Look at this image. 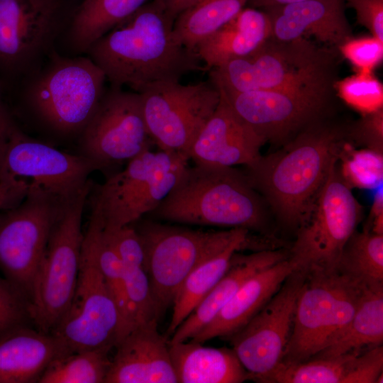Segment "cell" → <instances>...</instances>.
I'll return each instance as SVG.
<instances>
[{"label": "cell", "instance_id": "1", "mask_svg": "<svg viewBox=\"0 0 383 383\" xmlns=\"http://www.w3.org/2000/svg\"><path fill=\"white\" fill-rule=\"evenodd\" d=\"M174 19L159 0L145 4L89 48L86 54L114 88L135 92L167 81H179L202 70L200 60L176 39Z\"/></svg>", "mask_w": 383, "mask_h": 383}, {"label": "cell", "instance_id": "2", "mask_svg": "<svg viewBox=\"0 0 383 383\" xmlns=\"http://www.w3.org/2000/svg\"><path fill=\"white\" fill-rule=\"evenodd\" d=\"M146 216L174 223L242 228L262 235L267 223L263 201L246 173L206 164L188 165L169 194Z\"/></svg>", "mask_w": 383, "mask_h": 383}, {"label": "cell", "instance_id": "3", "mask_svg": "<svg viewBox=\"0 0 383 383\" xmlns=\"http://www.w3.org/2000/svg\"><path fill=\"white\" fill-rule=\"evenodd\" d=\"M341 147L331 129H309L279 152L262 157L246 174L281 221L299 228L306 218Z\"/></svg>", "mask_w": 383, "mask_h": 383}, {"label": "cell", "instance_id": "4", "mask_svg": "<svg viewBox=\"0 0 383 383\" xmlns=\"http://www.w3.org/2000/svg\"><path fill=\"white\" fill-rule=\"evenodd\" d=\"M22 80L28 112L54 135L72 137L79 136L92 117L106 78L89 56H64L52 49Z\"/></svg>", "mask_w": 383, "mask_h": 383}, {"label": "cell", "instance_id": "5", "mask_svg": "<svg viewBox=\"0 0 383 383\" xmlns=\"http://www.w3.org/2000/svg\"><path fill=\"white\" fill-rule=\"evenodd\" d=\"M333 54L306 38L270 36L251 54L209 70L210 81L231 92L333 87Z\"/></svg>", "mask_w": 383, "mask_h": 383}, {"label": "cell", "instance_id": "6", "mask_svg": "<svg viewBox=\"0 0 383 383\" xmlns=\"http://www.w3.org/2000/svg\"><path fill=\"white\" fill-rule=\"evenodd\" d=\"M131 225L143 246L144 269L160 317L172 306L179 287L197 265L252 234L242 228L194 230L145 217Z\"/></svg>", "mask_w": 383, "mask_h": 383}, {"label": "cell", "instance_id": "7", "mask_svg": "<svg viewBox=\"0 0 383 383\" xmlns=\"http://www.w3.org/2000/svg\"><path fill=\"white\" fill-rule=\"evenodd\" d=\"M93 184L89 181L61 206L35 272L30 299L34 328L52 333L72 300L79 270L84 233V207Z\"/></svg>", "mask_w": 383, "mask_h": 383}, {"label": "cell", "instance_id": "8", "mask_svg": "<svg viewBox=\"0 0 383 383\" xmlns=\"http://www.w3.org/2000/svg\"><path fill=\"white\" fill-rule=\"evenodd\" d=\"M189 160L174 152L145 150L96 187L91 213L106 231L135 223L169 194Z\"/></svg>", "mask_w": 383, "mask_h": 383}, {"label": "cell", "instance_id": "9", "mask_svg": "<svg viewBox=\"0 0 383 383\" xmlns=\"http://www.w3.org/2000/svg\"><path fill=\"white\" fill-rule=\"evenodd\" d=\"M306 272L281 362L309 360L328 346L349 323L368 286L337 268Z\"/></svg>", "mask_w": 383, "mask_h": 383}, {"label": "cell", "instance_id": "10", "mask_svg": "<svg viewBox=\"0 0 383 383\" xmlns=\"http://www.w3.org/2000/svg\"><path fill=\"white\" fill-rule=\"evenodd\" d=\"M101 226L91 213L84 233L79 270L70 305L52 334L72 352L112 350L121 338L120 316L99 260Z\"/></svg>", "mask_w": 383, "mask_h": 383}, {"label": "cell", "instance_id": "11", "mask_svg": "<svg viewBox=\"0 0 383 383\" xmlns=\"http://www.w3.org/2000/svg\"><path fill=\"white\" fill-rule=\"evenodd\" d=\"M335 160L289 250L297 270L337 268L343 248L356 231L361 207L343 179Z\"/></svg>", "mask_w": 383, "mask_h": 383}, {"label": "cell", "instance_id": "12", "mask_svg": "<svg viewBox=\"0 0 383 383\" xmlns=\"http://www.w3.org/2000/svg\"><path fill=\"white\" fill-rule=\"evenodd\" d=\"M148 133L162 150L189 160L191 147L218 106L221 94L211 82L183 84L167 81L150 85L140 92Z\"/></svg>", "mask_w": 383, "mask_h": 383}, {"label": "cell", "instance_id": "13", "mask_svg": "<svg viewBox=\"0 0 383 383\" xmlns=\"http://www.w3.org/2000/svg\"><path fill=\"white\" fill-rule=\"evenodd\" d=\"M79 139V155L89 159L97 170L110 174L155 145L139 94L112 87L105 90Z\"/></svg>", "mask_w": 383, "mask_h": 383}, {"label": "cell", "instance_id": "14", "mask_svg": "<svg viewBox=\"0 0 383 383\" xmlns=\"http://www.w3.org/2000/svg\"><path fill=\"white\" fill-rule=\"evenodd\" d=\"M68 199L34 190L0 211V271L29 301L53 223Z\"/></svg>", "mask_w": 383, "mask_h": 383}, {"label": "cell", "instance_id": "15", "mask_svg": "<svg viewBox=\"0 0 383 383\" xmlns=\"http://www.w3.org/2000/svg\"><path fill=\"white\" fill-rule=\"evenodd\" d=\"M96 170L84 156L61 151L21 131L0 163V182L25 196L40 190L68 199L80 192Z\"/></svg>", "mask_w": 383, "mask_h": 383}, {"label": "cell", "instance_id": "16", "mask_svg": "<svg viewBox=\"0 0 383 383\" xmlns=\"http://www.w3.org/2000/svg\"><path fill=\"white\" fill-rule=\"evenodd\" d=\"M306 276L304 270L293 272L244 326L223 338L229 341L250 380L262 383L282 362Z\"/></svg>", "mask_w": 383, "mask_h": 383}, {"label": "cell", "instance_id": "17", "mask_svg": "<svg viewBox=\"0 0 383 383\" xmlns=\"http://www.w3.org/2000/svg\"><path fill=\"white\" fill-rule=\"evenodd\" d=\"M333 87L231 92L219 89L235 113L265 141L279 140L323 109Z\"/></svg>", "mask_w": 383, "mask_h": 383}, {"label": "cell", "instance_id": "18", "mask_svg": "<svg viewBox=\"0 0 383 383\" xmlns=\"http://www.w3.org/2000/svg\"><path fill=\"white\" fill-rule=\"evenodd\" d=\"M61 31L57 13L40 12L28 0H0V80L11 84L35 70Z\"/></svg>", "mask_w": 383, "mask_h": 383}, {"label": "cell", "instance_id": "19", "mask_svg": "<svg viewBox=\"0 0 383 383\" xmlns=\"http://www.w3.org/2000/svg\"><path fill=\"white\" fill-rule=\"evenodd\" d=\"M265 143L221 94L219 104L194 140L189 158L194 164L248 167L259 160Z\"/></svg>", "mask_w": 383, "mask_h": 383}, {"label": "cell", "instance_id": "20", "mask_svg": "<svg viewBox=\"0 0 383 383\" xmlns=\"http://www.w3.org/2000/svg\"><path fill=\"white\" fill-rule=\"evenodd\" d=\"M157 322L140 325L116 344L104 383H178Z\"/></svg>", "mask_w": 383, "mask_h": 383}, {"label": "cell", "instance_id": "21", "mask_svg": "<svg viewBox=\"0 0 383 383\" xmlns=\"http://www.w3.org/2000/svg\"><path fill=\"white\" fill-rule=\"evenodd\" d=\"M344 0H306L262 9L269 16L271 36L279 40L314 38L337 48L352 37Z\"/></svg>", "mask_w": 383, "mask_h": 383}, {"label": "cell", "instance_id": "22", "mask_svg": "<svg viewBox=\"0 0 383 383\" xmlns=\"http://www.w3.org/2000/svg\"><path fill=\"white\" fill-rule=\"evenodd\" d=\"M296 265L289 257L250 277L216 317L189 340L203 343L222 339L244 326L279 290Z\"/></svg>", "mask_w": 383, "mask_h": 383}, {"label": "cell", "instance_id": "23", "mask_svg": "<svg viewBox=\"0 0 383 383\" xmlns=\"http://www.w3.org/2000/svg\"><path fill=\"white\" fill-rule=\"evenodd\" d=\"M287 257L289 251L277 248L250 254L235 252L225 274L177 327L168 343L192 339L216 317L250 277Z\"/></svg>", "mask_w": 383, "mask_h": 383}, {"label": "cell", "instance_id": "24", "mask_svg": "<svg viewBox=\"0 0 383 383\" xmlns=\"http://www.w3.org/2000/svg\"><path fill=\"white\" fill-rule=\"evenodd\" d=\"M70 353L60 337L23 328L0 342V383H38L54 360Z\"/></svg>", "mask_w": 383, "mask_h": 383}, {"label": "cell", "instance_id": "25", "mask_svg": "<svg viewBox=\"0 0 383 383\" xmlns=\"http://www.w3.org/2000/svg\"><path fill=\"white\" fill-rule=\"evenodd\" d=\"M271 36L268 15L261 9H243L233 19L200 43L195 53L211 70L228 61L245 57Z\"/></svg>", "mask_w": 383, "mask_h": 383}, {"label": "cell", "instance_id": "26", "mask_svg": "<svg viewBox=\"0 0 383 383\" xmlns=\"http://www.w3.org/2000/svg\"><path fill=\"white\" fill-rule=\"evenodd\" d=\"M201 344L192 340L169 343L178 383H240L250 380L249 374L232 348H209Z\"/></svg>", "mask_w": 383, "mask_h": 383}, {"label": "cell", "instance_id": "27", "mask_svg": "<svg viewBox=\"0 0 383 383\" xmlns=\"http://www.w3.org/2000/svg\"><path fill=\"white\" fill-rule=\"evenodd\" d=\"M270 247L269 239L252 233L237 240L223 250L197 265L184 279L174 297L172 314L167 329L172 335L204 296L212 289L228 270L235 252L243 250L259 251Z\"/></svg>", "mask_w": 383, "mask_h": 383}, {"label": "cell", "instance_id": "28", "mask_svg": "<svg viewBox=\"0 0 383 383\" xmlns=\"http://www.w3.org/2000/svg\"><path fill=\"white\" fill-rule=\"evenodd\" d=\"M147 0H84L66 30L69 48L77 55L86 53L101 36L123 22Z\"/></svg>", "mask_w": 383, "mask_h": 383}, {"label": "cell", "instance_id": "29", "mask_svg": "<svg viewBox=\"0 0 383 383\" xmlns=\"http://www.w3.org/2000/svg\"><path fill=\"white\" fill-rule=\"evenodd\" d=\"M382 342L383 284L366 286L349 323L328 346L313 357H335L362 351L382 345Z\"/></svg>", "mask_w": 383, "mask_h": 383}, {"label": "cell", "instance_id": "30", "mask_svg": "<svg viewBox=\"0 0 383 383\" xmlns=\"http://www.w3.org/2000/svg\"><path fill=\"white\" fill-rule=\"evenodd\" d=\"M248 0H201L175 18L173 32L177 41L195 52L196 47L233 19Z\"/></svg>", "mask_w": 383, "mask_h": 383}, {"label": "cell", "instance_id": "31", "mask_svg": "<svg viewBox=\"0 0 383 383\" xmlns=\"http://www.w3.org/2000/svg\"><path fill=\"white\" fill-rule=\"evenodd\" d=\"M337 269L365 285L383 284V235L355 231L343 248Z\"/></svg>", "mask_w": 383, "mask_h": 383}, {"label": "cell", "instance_id": "32", "mask_svg": "<svg viewBox=\"0 0 383 383\" xmlns=\"http://www.w3.org/2000/svg\"><path fill=\"white\" fill-rule=\"evenodd\" d=\"M111 350H85L59 357L48 366L38 383H104Z\"/></svg>", "mask_w": 383, "mask_h": 383}, {"label": "cell", "instance_id": "33", "mask_svg": "<svg viewBox=\"0 0 383 383\" xmlns=\"http://www.w3.org/2000/svg\"><path fill=\"white\" fill-rule=\"evenodd\" d=\"M360 352L313 357L299 362H280L262 383H343Z\"/></svg>", "mask_w": 383, "mask_h": 383}, {"label": "cell", "instance_id": "34", "mask_svg": "<svg viewBox=\"0 0 383 383\" xmlns=\"http://www.w3.org/2000/svg\"><path fill=\"white\" fill-rule=\"evenodd\" d=\"M338 157H341L340 174L352 189H374L383 179L382 152L370 148L355 150L341 145Z\"/></svg>", "mask_w": 383, "mask_h": 383}, {"label": "cell", "instance_id": "35", "mask_svg": "<svg viewBox=\"0 0 383 383\" xmlns=\"http://www.w3.org/2000/svg\"><path fill=\"white\" fill-rule=\"evenodd\" d=\"M122 264L131 330L140 325L158 323L160 317L144 267L133 264Z\"/></svg>", "mask_w": 383, "mask_h": 383}, {"label": "cell", "instance_id": "36", "mask_svg": "<svg viewBox=\"0 0 383 383\" xmlns=\"http://www.w3.org/2000/svg\"><path fill=\"white\" fill-rule=\"evenodd\" d=\"M345 104L362 115L383 109V85L373 72H358L333 84Z\"/></svg>", "mask_w": 383, "mask_h": 383}, {"label": "cell", "instance_id": "37", "mask_svg": "<svg viewBox=\"0 0 383 383\" xmlns=\"http://www.w3.org/2000/svg\"><path fill=\"white\" fill-rule=\"evenodd\" d=\"M99 260L120 316L122 338L131 330L129 306L123 279V266L116 252L104 238L102 228L99 239Z\"/></svg>", "mask_w": 383, "mask_h": 383}, {"label": "cell", "instance_id": "38", "mask_svg": "<svg viewBox=\"0 0 383 383\" xmlns=\"http://www.w3.org/2000/svg\"><path fill=\"white\" fill-rule=\"evenodd\" d=\"M28 326H33L29 299L0 277V342Z\"/></svg>", "mask_w": 383, "mask_h": 383}, {"label": "cell", "instance_id": "39", "mask_svg": "<svg viewBox=\"0 0 383 383\" xmlns=\"http://www.w3.org/2000/svg\"><path fill=\"white\" fill-rule=\"evenodd\" d=\"M338 48L358 72H373L383 59V40L372 35L351 38Z\"/></svg>", "mask_w": 383, "mask_h": 383}, {"label": "cell", "instance_id": "40", "mask_svg": "<svg viewBox=\"0 0 383 383\" xmlns=\"http://www.w3.org/2000/svg\"><path fill=\"white\" fill-rule=\"evenodd\" d=\"M102 234L123 264H133L144 267L143 246L136 230L131 224L113 231L102 229Z\"/></svg>", "mask_w": 383, "mask_h": 383}, {"label": "cell", "instance_id": "41", "mask_svg": "<svg viewBox=\"0 0 383 383\" xmlns=\"http://www.w3.org/2000/svg\"><path fill=\"white\" fill-rule=\"evenodd\" d=\"M382 371V345L370 347L356 356L343 383H376Z\"/></svg>", "mask_w": 383, "mask_h": 383}, {"label": "cell", "instance_id": "42", "mask_svg": "<svg viewBox=\"0 0 383 383\" xmlns=\"http://www.w3.org/2000/svg\"><path fill=\"white\" fill-rule=\"evenodd\" d=\"M353 9L357 21L372 35L383 40V0H344Z\"/></svg>", "mask_w": 383, "mask_h": 383}, {"label": "cell", "instance_id": "43", "mask_svg": "<svg viewBox=\"0 0 383 383\" xmlns=\"http://www.w3.org/2000/svg\"><path fill=\"white\" fill-rule=\"evenodd\" d=\"M352 134L367 148L382 152L383 109L362 115V118L354 126Z\"/></svg>", "mask_w": 383, "mask_h": 383}, {"label": "cell", "instance_id": "44", "mask_svg": "<svg viewBox=\"0 0 383 383\" xmlns=\"http://www.w3.org/2000/svg\"><path fill=\"white\" fill-rule=\"evenodd\" d=\"M4 85L0 80V163L11 141L22 131L4 100Z\"/></svg>", "mask_w": 383, "mask_h": 383}, {"label": "cell", "instance_id": "45", "mask_svg": "<svg viewBox=\"0 0 383 383\" xmlns=\"http://www.w3.org/2000/svg\"><path fill=\"white\" fill-rule=\"evenodd\" d=\"M25 196L18 190L0 182V211L17 205Z\"/></svg>", "mask_w": 383, "mask_h": 383}, {"label": "cell", "instance_id": "46", "mask_svg": "<svg viewBox=\"0 0 383 383\" xmlns=\"http://www.w3.org/2000/svg\"><path fill=\"white\" fill-rule=\"evenodd\" d=\"M167 13L175 20L183 11L201 0H159Z\"/></svg>", "mask_w": 383, "mask_h": 383}, {"label": "cell", "instance_id": "47", "mask_svg": "<svg viewBox=\"0 0 383 383\" xmlns=\"http://www.w3.org/2000/svg\"><path fill=\"white\" fill-rule=\"evenodd\" d=\"M374 197L373 203L364 231L367 229L370 223L374 218L383 213V192L382 187L377 191Z\"/></svg>", "mask_w": 383, "mask_h": 383}, {"label": "cell", "instance_id": "48", "mask_svg": "<svg viewBox=\"0 0 383 383\" xmlns=\"http://www.w3.org/2000/svg\"><path fill=\"white\" fill-rule=\"evenodd\" d=\"M306 0H248L247 4L250 7L265 9L270 7L282 6Z\"/></svg>", "mask_w": 383, "mask_h": 383}, {"label": "cell", "instance_id": "49", "mask_svg": "<svg viewBox=\"0 0 383 383\" xmlns=\"http://www.w3.org/2000/svg\"><path fill=\"white\" fill-rule=\"evenodd\" d=\"M28 1L35 9L40 12L49 14L57 13V0H28Z\"/></svg>", "mask_w": 383, "mask_h": 383}, {"label": "cell", "instance_id": "50", "mask_svg": "<svg viewBox=\"0 0 383 383\" xmlns=\"http://www.w3.org/2000/svg\"><path fill=\"white\" fill-rule=\"evenodd\" d=\"M382 377H383V372H382L377 377V380H376V383H382L383 382V379H382Z\"/></svg>", "mask_w": 383, "mask_h": 383}]
</instances>
